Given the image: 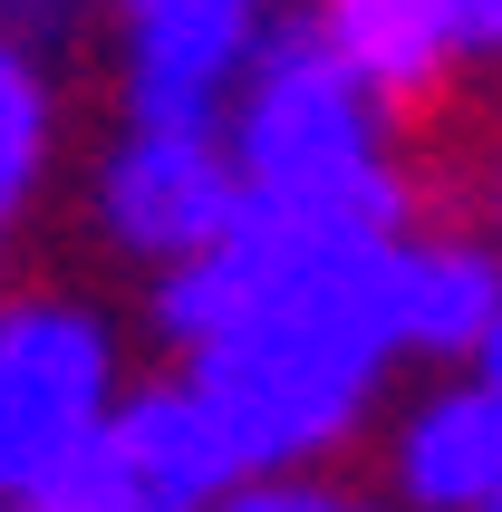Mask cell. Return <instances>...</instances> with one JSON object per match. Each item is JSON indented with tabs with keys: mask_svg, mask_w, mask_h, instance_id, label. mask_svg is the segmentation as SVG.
<instances>
[{
	"mask_svg": "<svg viewBox=\"0 0 502 512\" xmlns=\"http://www.w3.org/2000/svg\"><path fill=\"white\" fill-rule=\"evenodd\" d=\"M396 232L300 194H242L223 242L165 261L145 329L232 426L242 464H338L406 368L387 300Z\"/></svg>",
	"mask_w": 502,
	"mask_h": 512,
	"instance_id": "6da1fadb",
	"label": "cell"
},
{
	"mask_svg": "<svg viewBox=\"0 0 502 512\" xmlns=\"http://www.w3.org/2000/svg\"><path fill=\"white\" fill-rule=\"evenodd\" d=\"M223 145L251 194H300L377 232L416 223V174L396 155V107L338 58V39L319 20H271V39L251 49L242 87L223 107Z\"/></svg>",
	"mask_w": 502,
	"mask_h": 512,
	"instance_id": "7a4b0ae2",
	"label": "cell"
},
{
	"mask_svg": "<svg viewBox=\"0 0 502 512\" xmlns=\"http://www.w3.org/2000/svg\"><path fill=\"white\" fill-rule=\"evenodd\" d=\"M126 387V339L78 290L0 281V503H29Z\"/></svg>",
	"mask_w": 502,
	"mask_h": 512,
	"instance_id": "3957f363",
	"label": "cell"
},
{
	"mask_svg": "<svg viewBox=\"0 0 502 512\" xmlns=\"http://www.w3.org/2000/svg\"><path fill=\"white\" fill-rule=\"evenodd\" d=\"M242 165H232L223 126H184V116H116L78 165V213L87 242L136 271L223 242V223L242 213Z\"/></svg>",
	"mask_w": 502,
	"mask_h": 512,
	"instance_id": "277c9868",
	"label": "cell"
},
{
	"mask_svg": "<svg viewBox=\"0 0 502 512\" xmlns=\"http://www.w3.org/2000/svg\"><path fill=\"white\" fill-rule=\"evenodd\" d=\"M232 474H242L232 426L184 368H165V377H126L97 435L20 512H213Z\"/></svg>",
	"mask_w": 502,
	"mask_h": 512,
	"instance_id": "5b68a950",
	"label": "cell"
},
{
	"mask_svg": "<svg viewBox=\"0 0 502 512\" xmlns=\"http://www.w3.org/2000/svg\"><path fill=\"white\" fill-rule=\"evenodd\" d=\"M116 116L223 126L251 49L271 39L280 0H87Z\"/></svg>",
	"mask_w": 502,
	"mask_h": 512,
	"instance_id": "8992f818",
	"label": "cell"
},
{
	"mask_svg": "<svg viewBox=\"0 0 502 512\" xmlns=\"http://www.w3.org/2000/svg\"><path fill=\"white\" fill-rule=\"evenodd\" d=\"M377 464L396 512H483L502 493V397L474 368L416 387L377 435Z\"/></svg>",
	"mask_w": 502,
	"mask_h": 512,
	"instance_id": "52a82bcc",
	"label": "cell"
},
{
	"mask_svg": "<svg viewBox=\"0 0 502 512\" xmlns=\"http://www.w3.org/2000/svg\"><path fill=\"white\" fill-rule=\"evenodd\" d=\"M387 300H396V348L425 368H464L502 310V242L464 223H406L387 261Z\"/></svg>",
	"mask_w": 502,
	"mask_h": 512,
	"instance_id": "ba28073f",
	"label": "cell"
},
{
	"mask_svg": "<svg viewBox=\"0 0 502 512\" xmlns=\"http://www.w3.org/2000/svg\"><path fill=\"white\" fill-rule=\"evenodd\" d=\"M68 174V68L58 39L0 20V281H20V252Z\"/></svg>",
	"mask_w": 502,
	"mask_h": 512,
	"instance_id": "9c48e42d",
	"label": "cell"
},
{
	"mask_svg": "<svg viewBox=\"0 0 502 512\" xmlns=\"http://www.w3.org/2000/svg\"><path fill=\"white\" fill-rule=\"evenodd\" d=\"M309 20L338 39V58L358 68L396 116L435 107L464 68V39H454L445 0H309Z\"/></svg>",
	"mask_w": 502,
	"mask_h": 512,
	"instance_id": "30bf717a",
	"label": "cell"
},
{
	"mask_svg": "<svg viewBox=\"0 0 502 512\" xmlns=\"http://www.w3.org/2000/svg\"><path fill=\"white\" fill-rule=\"evenodd\" d=\"M213 512H396L387 493L329 484V464H242Z\"/></svg>",
	"mask_w": 502,
	"mask_h": 512,
	"instance_id": "8fae6325",
	"label": "cell"
},
{
	"mask_svg": "<svg viewBox=\"0 0 502 512\" xmlns=\"http://www.w3.org/2000/svg\"><path fill=\"white\" fill-rule=\"evenodd\" d=\"M445 10H454V39H464V58L502 68V0H445Z\"/></svg>",
	"mask_w": 502,
	"mask_h": 512,
	"instance_id": "7c38bea8",
	"label": "cell"
},
{
	"mask_svg": "<svg viewBox=\"0 0 502 512\" xmlns=\"http://www.w3.org/2000/svg\"><path fill=\"white\" fill-rule=\"evenodd\" d=\"M0 20L10 29H39V39H68L87 20V0H0Z\"/></svg>",
	"mask_w": 502,
	"mask_h": 512,
	"instance_id": "4fadbf2b",
	"label": "cell"
},
{
	"mask_svg": "<svg viewBox=\"0 0 502 512\" xmlns=\"http://www.w3.org/2000/svg\"><path fill=\"white\" fill-rule=\"evenodd\" d=\"M464 368H474L483 387H493V397H502V310H493V329H483V348H474V358H464Z\"/></svg>",
	"mask_w": 502,
	"mask_h": 512,
	"instance_id": "5bb4252c",
	"label": "cell"
},
{
	"mask_svg": "<svg viewBox=\"0 0 502 512\" xmlns=\"http://www.w3.org/2000/svg\"><path fill=\"white\" fill-rule=\"evenodd\" d=\"M483 223H493V242H502V145H493V165H483Z\"/></svg>",
	"mask_w": 502,
	"mask_h": 512,
	"instance_id": "9a60e30c",
	"label": "cell"
},
{
	"mask_svg": "<svg viewBox=\"0 0 502 512\" xmlns=\"http://www.w3.org/2000/svg\"><path fill=\"white\" fill-rule=\"evenodd\" d=\"M483 512H502V493H493V503H483Z\"/></svg>",
	"mask_w": 502,
	"mask_h": 512,
	"instance_id": "2e32d148",
	"label": "cell"
},
{
	"mask_svg": "<svg viewBox=\"0 0 502 512\" xmlns=\"http://www.w3.org/2000/svg\"><path fill=\"white\" fill-rule=\"evenodd\" d=\"M0 512H20V503H0Z\"/></svg>",
	"mask_w": 502,
	"mask_h": 512,
	"instance_id": "e0dca14e",
	"label": "cell"
}]
</instances>
